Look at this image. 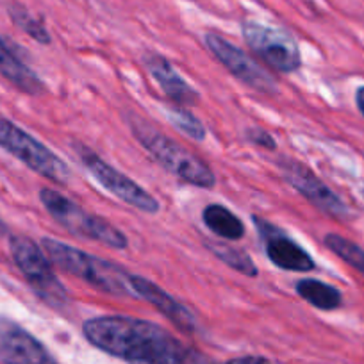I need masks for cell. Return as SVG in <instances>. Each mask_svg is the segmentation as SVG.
Returning a JSON list of instances; mask_svg holds the SVG:
<instances>
[{
    "label": "cell",
    "mask_w": 364,
    "mask_h": 364,
    "mask_svg": "<svg viewBox=\"0 0 364 364\" xmlns=\"http://www.w3.org/2000/svg\"><path fill=\"white\" fill-rule=\"evenodd\" d=\"M84 336L93 346L129 364H213L159 325L138 318H93L84 323Z\"/></svg>",
    "instance_id": "obj_1"
},
{
    "label": "cell",
    "mask_w": 364,
    "mask_h": 364,
    "mask_svg": "<svg viewBox=\"0 0 364 364\" xmlns=\"http://www.w3.org/2000/svg\"><path fill=\"white\" fill-rule=\"evenodd\" d=\"M129 125H131L132 134L136 136L139 145L170 173L178 177L181 181L193 184L197 188H213L216 182L215 173L211 168L200 159L193 156L188 149L178 145L177 141L164 136L163 132L157 131L156 127L145 122L136 114L127 117Z\"/></svg>",
    "instance_id": "obj_2"
},
{
    "label": "cell",
    "mask_w": 364,
    "mask_h": 364,
    "mask_svg": "<svg viewBox=\"0 0 364 364\" xmlns=\"http://www.w3.org/2000/svg\"><path fill=\"white\" fill-rule=\"evenodd\" d=\"M41 247L47 252V257L65 272L82 279L93 288L117 296H134L131 284V273L122 269V266L106 259L90 255L87 252L61 243V241L45 237Z\"/></svg>",
    "instance_id": "obj_3"
},
{
    "label": "cell",
    "mask_w": 364,
    "mask_h": 364,
    "mask_svg": "<svg viewBox=\"0 0 364 364\" xmlns=\"http://www.w3.org/2000/svg\"><path fill=\"white\" fill-rule=\"evenodd\" d=\"M40 200L43 202L52 218L58 220L65 229H68L75 236L99 241L106 247L117 248V250H122L129 245L127 237L122 230H118L117 227L111 225L109 222L102 220L100 216L90 215L80 205H77L70 198L63 197L58 191L43 188L40 191Z\"/></svg>",
    "instance_id": "obj_4"
},
{
    "label": "cell",
    "mask_w": 364,
    "mask_h": 364,
    "mask_svg": "<svg viewBox=\"0 0 364 364\" xmlns=\"http://www.w3.org/2000/svg\"><path fill=\"white\" fill-rule=\"evenodd\" d=\"M9 247L16 266L26 275L36 295L52 307L65 306L68 293L52 272L50 259L41 252V248L33 240L23 236L11 237Z\"/></svg>",
    "instance_id": "obj_5"
},
{
    "label": "cell",
    "mask_w": 364,
    "mask_h": 364,
    "mask_svg": "<svg viewBox=\"0 0 364 364\" xmlns=\"http://www.w3.org/2000/svg\"><path fill=\"white\" fill-rule=\"evenodd\" d=\"M0 146L48 181L66 184L70 178V170L61 157L4 118H0Z\"/></svg>",
    "instance_id": "obj_6"
},
{
    "label": "cell",
    "mask_w": 364,
    "mask_h": 364,
    "mask_svg": "<svg viewBox=\"0 0 364 364\" xmlns=\"http://www.w3.org/2000/svg\"><path fill=\"white\" fill-rule=\"evenodd\" d=\"M243 36L248 47L277 72L291 73L302 65L299 45L286 31L257 22H247L243 26Z\"/></svg>",
    "instance_id": "obj_7"
},
{
    "label": "cell",
    "mask_w": 364,
    "mask_h": 364,
    "mask_svg": "<svg viewBox=\"0 0 364 364\" xmlns=\"http://www.w3.org/2000/svg\"><path fill=\"white\" fill-rule=\"evenodd\" d=\"M77 150H79L80 161L86 164L90 173L93 175L107 191H111V193L117 195L120 200L127 202L129 205H132V208L139 209V211L143 213L156 215V213L159 211V202H157L149 191L143 190L139 184H136L132 178H129L127 175L118 171L117 168L107 164L106 161L100 159L97 154L90 152V150H86L84 146H77Z\"/></svg>",
    "instance_id": "obj_8"
},
{
    "label": "cell",
    "mask_w": 364,
    "mask_h": 364,
    "mask_svg": "<svg viewBox=\"0 0 364 364\" xmlns=\"http://www.w3.org/2000/svg\"><path fill=\"white\" fill-rule=\"evenodd\" d=\"M205 45L215 54V58L241 82L254 87L255 91L266 93V95L277 93V82H275L272 73L266 72L257 61H254L250 55L245 54L236 45L223 40L222 36L215 33L205 34Z\"/></svg>",
    "instance_id": "obj_9"
},
{
    "label": "cell",
    "mask_w": 364,
    "mask_h": 364,
    "mask_svg": "<svg viewBox=\"0 0 364 364\" xmlns=\"http://www.w3.org/2000/svg\"><path fill=\"white\" fill-rule=\"evenodd\" d=\"M0 363L59 364L33 334L4 316H0Z\"/></svg>",
    "instance_id": "obj_10"
},
{
    "label": "cell",
    "mask_w": 364,
    "mask_h": 364,
    "mask_svg": "<svg viewBox=\"0 0 364 364\" xmlns=\"http://www.w3.org/2000/svg\"><path fill=\"white\" fill-rule=\"evenodd\" d=\"M281 168L286 181H288L296 191H300L314 208L327 213V215L336 216V218H345V216L348 215V209L343 204L341 198H339L331 188L325 186L323 182H321L313 171L307 170L304 164L295 163V161H282Z\"/></svg>",
    "instance_id": "obj_11"
},
{
    "label": "cell",
    "mask_w": 364,
    "mask_h": 364,
    "mask_svg": "<svg viewBox=\"0 0 364 364\" xmlns=\"http://www.w3.org/2000/svg\"><path fill=\"white\" fill-rule=\"evenodd\" d=\"M254 222L257 223L259 232L266 241V255L275 266L288 272H311L314 268V261L311 255L289 237L282 236L275 227L262 222L255 216Z\"/></svg>",
    "instance_id": "obj_12"
},
{
    "label": "cell",
    "mask_w": 364,
    "mask_h": 364,
    "mask_svg": "<svg viewBox=\"0 0 364 364\" xmlns=\"http://www.w3.org/2000/svg\"><path fill=\"white\" fill-rule=\"evenodd\" d=\"M131 284L136 295L141 296V299L146 300L149 304H152V306L156 307L163 316H166L175 327H178L184 332H190V334L195 332V328H197V320H195L193 314L190 313V309L182 306L181 302H177L171 295H168L163 288H159L157 284L150 282L149 279L139 277V275H131Z\"/></svg>",
    "instance_id": "obj_13"
},
{
    "label": "cell",
    "mask_w": 364,
    "mask_h": 364,
    "mask_svg": "<svg viewBox=\"0 0 364 364\" xmlns=\"http://www.w3.org/2000/svg\"><path fill=\"white\" fill-rule=\"evenodd\" d=\"M145 65L149 68V72L152 73L154 79L159 82V86L163 87V91L170 97V100H173L177 106H193L198 100V93L182 79L175 68L171 66V63L168 59H164L159 54H149L145 58Z\"/></svg>",
    "instance_id": "obj_14"
},
{
    "label": "cell",
    "mask_w": 364,
    "mask_h": 364,
    "mask_svg": "<svg viewBox=\"0 0 364 364\" xmlns=\"http://www.w3.org/2000/svg\"><path fill=\"white\" fill-rule=\"evenodd\" d=\"M0 73L18 90L26 91L29 95H40L43 91V82L40 77L27 68L15 54L8 48V45L0 40Z\"/></svg>",
    "instance_id": "obj_15"
},
{
    "label": "cell",
    "mask_w": 364,
    "mask_h": 364,
    "mask_svg": "<svg viewBox=\"0 0 364 364\" xmlns=\"http://www.w3.org/2000/svg\"><path fill=\"white\" fill-rule=\"evenodd\" d=\"M204 223L211 232L223 240H241L245 236V225L232 211L220 204H211L202 213Z\"/></svg>",
    "instance_id": "obj_16"
},
{
    "label": "cell",
    "mask_w": 364,
    "mask_h": 364,
    "mask_svg": "<svg viewBox=\"0 0 364 364\" xmlns=\"http://www.w3.org/2000/svg\"><path fill=\"white\" fill-rule=\"evenodd\" d=\"M296 293L306 302L321 311H332L341 306V293L331 284L316 281V279H304L296 284Z\"/></svg>",
    "instance_id": "obj_17"
},
{
    "label": "cell",
    "mask_w": 364,
    "mask_h": 364,
    "mask_svg": "<svg viewBox=\"0 0 364 364\" xmlns=\"http://www.w3.org/2000/svg\"><path fill=\"white\" fill-rule=\"evenodd\" d=\"M208 248L215 254V257H218L220 261L225 262L227 266H230V268L236 269V272L243 273L247 277H257L259 272L257 268H255L254 261L248 257V254L240 250V248H234L225 243H215V241L209 243Z\"/></svg>",
    "instance_id": "obj_18"
},
{
    "label": "cell",
    "mask_w": 364,
    "mask_h": 364,
    "mask_svg": "<svg viewBox=\"0 0 364 364\" xmlns=\"http://www.w3.org/2000/svg\"><path fill=\"white\" fill-rule=\"evenodd\" d=\"M164 114L171 122V125L182 134L190 136L191 139H197V141H202L205 138V127L202 125V122L182 106H166Z\"/></svg>",
    "instance_id": "obj_19"
},
{
    "label": "cell",
    "mask_w": 364,
    "mask_h": 364,
    "mask_svg": "<svg viewBox=\"0 0 364 364\" xmlns=\"http://www.w3.org/2000/svg\"><path fill=\"white\" fill-rule=\"evenodd\" d=\"M325 245L334 252L336 255L343 259L345 262H348L350 266L360 272L364 275V250L360 247H357L352 241L345 240L343 236L338 234H327L325 236Z\"/></svg>",
    "instance_id": "obj_20"
},
{
    "label": "cell",
    "mask_w": 364,
    "mask_h": 364,
    "mask_svg": "<svg viewBox=\"0 0 364 364\" xmlns=\"http://www.w3.org/2000/svg\"><path fill=\"white\" fill-rule=\"evenodd\" d=\"M9 15H11L13 22H15L20 29L26 31L33 40L40 41V43L43 45L50 43V34H48V31L45 29L43 23H41L40 20L34 18V16H31L26 9L15 6V8L9 9Z\"/></svg>",
    "instance_id": "obj_21"
},
{
    "label": "cell",
    "mask_w": 364,
    "mask_h": 364,
    "mask_svg": "<svg viewBox=\"0 0 364 364\" xmlns=\"http://www.w3.org/2000/svg\"><path fill=\"white\" fill-rule=\"evenodd\" d=\"M248 139H250L252 143H255V145L259 146H264V149H269L273 150L275 149V139H273L272 134H268L266 131H262V129H252V131H248Z\"/></svg>",
    "instance_id": "obj_22"
},
{
    "label": "cell",
    "mask_w": 364,
    "mask_h": 364,
    "mask_svg": "<svg viewBox=\"0 0 364 364\" xmlns=\"http://www.w3.org/2000/svg\"><path fill=\"white\" fill-rule=\"evenodd\" d=\"M227 364H269V360L259 355H247V357H237V359L229 360Z\"/></svg>",
    "instance_id": "obj_23"
},
{
    "label": "cell",
    "mask_w": 364,
    "mask_h": 364,
    "mask_svg": "<svg viewBox=\"0 0 364 364\" xmlns=\"http://www.w3.org/2000/svg\"><path fill=\"white\" fill-rule=\"evenodd\" d=\"M357 107H359V111L364 117V86L357 91Z\"/></svg>",
    "instance_id": "obj_24"
},
{
    "label": "cell",
    "mask_w": 364,
    "mask_h": 364,
    "mask_svg": "<svg viewBox=\"0 0 364 364\" xmlns=\"http://www.w3.org/2000/svg\"><path fill=\"white\" fill-rule=\"evenodd\" d=\"M6 232H8V229H6V223L0 220V236H4Z\"/></svg>",
    "instance_id": "obj_25"
}]
</instances>
